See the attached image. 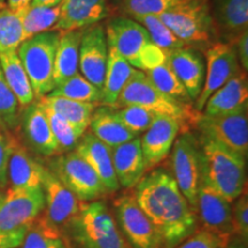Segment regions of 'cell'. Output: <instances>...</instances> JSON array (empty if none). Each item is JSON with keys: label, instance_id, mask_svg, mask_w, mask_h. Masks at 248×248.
Returning <instances> with one entry per match:
<instances>
[{"label": "cell", "instance_id": "cell-33", "mask_svg": "<svg viewBox=\"0 0 248 248\" xmlns=\"http://www.w3.org/2000/svg\"><path fill=\"white\" fill-rule=\"evenodd\" d=\"M48 94L54 95V97L71 99V100L76 101L92 102V104H98V102L101 101L100 90L91 84L79 73L55 86Z\"/></svg>", "mask_w": 248, "mask_h": 248}, {"label": "cell", "instance_id": "cell-29", "mask_svg": "<svg viewBox=\"0 0 248 248\" xmlns=\"http://www.w3.org/2000/svg\"><path fill=\"white\" fill-rule=\"evenodd\" d=\"M39 101L52 108L55 113H58L64 120H67L80 136H83L86 132L93 111L97 107V104H92V102L76 101L49 94L39 99Z\"/></svg>", "mask_w": 248, "mask_h": 248}, {"label": "cell", "instance_id": "cell-28", "mask_svg": "<svg viewBox=\"0 0 248 248\" xmlns=\"http://www.w3.org/2000/svg\"><path fill=\"white\" fill-rule=\"evenodd\" d=\"M0 67L9 89L16 97L21 108L29 106L31 102L35 101L32 86L16 51L0 54Z\"/></svg>", "mask_w": 248, "mask_h": 248}, {"label": "cell", "instance_id": "cell-18", "mask_svg": "<svg viewBox=\"0 0 248 248\" xmlns=\"http://www.w3.org/2000/svg\"><path fill=\"white\" fill-rule=\"evenodd\" d=\"M20 124L27 144L35 153L47 157L60 155L58 142L39 101H33L24 107Z\"/></svg>", "mask_w": 248, "mask_h": 248}, {"label": "cell", "instance_id": "cell-5", "mask_svg": "<svg viewBox=\"0 0 248 248\" xmlns=\"http://www.w3.org/2000/svg\"><path fill=\"white\" fill-rule=\"evenodd\" d=\"M61 31L51 30L23 40L16 52L37 100L54 89V59Z\"/></svg>", "mask_w": 248, "mask_h": 248}, {"label": "cell", "instance_id": "cell-32", "mask_svg": "<svg viewBox=\"0 0 248 248\" xmlns=\"http://www.w3.org/2000/svg\"><path fill=\"white\" fill-rule=\"evenodd\" d=\"M59 17L60 6H33L30 5L23 15V33L24 39L54 30Z\"/></svg>", "mask_w": 248, "mask_h": 248}, {"label": "cell", "instance_id": "cell-6", "mask_svg": "<svg viewBox=\"0 0 248 248\" xmlns=\"http://www.w3.org/2000/svg\"><path fill=\"white\" fill-rule=\"evenodd\" d=\"M159 17L185 44L209 42L215 33L209 0H183Z\"/></svg>", "mask_w": 248, "mask_h": 248}, {"label": "cell", "instance_id": "cell-35", "mask_svg": "<svg viewBox=\"0 0 248 248\" xmlns=\"http://www.w3.org/2000/svg\"><path fill=\"white\" fill-rule=\"evenodd\" d=\"M135 20L146 29L152 43L162 49L166 54L185 47V43L177 38L175 33L161 21L159 16L147 15V16H141Z\"/></svg>", "mask_w": 248, "mask_h": 248}, {"label": "cell", "instance_id": "cell-10", "mask_svg": "<svg viewBox=\"0 0 248 248\" xmlns=\"http://www.w3.org/2000/svg\"><path fill=\"white\" fill-rule=\"evenodd\" d=\"M45 210L43 187H9L0 207V230L14 231L28 228Z\"/></svg>", "mask_w": 248, "mask_h": 248}, {"label": "cell", "instance_id": "cell-39", "mask_svg": "<svg viewBox=\"0 0 248 248\" xmlns=\"http://www.w3.org/2000/svg\"><path fill=\"white\" fill-rule=\"evenodd\" d=\"M183 0H122V9L133 18L147 15L160 16Z\"/></svg>", "mask_w": 248, "mask_h": 248}, {"label": "cell", "instance_id": "cell-51", "mask_svg": "<svg viewBox=\"0 0 248 248\" xmlns=\"http://www.w3.org/2000/svg\"><path fill=\"white\" fill-rule=\"evenodd\" d=\"M5 1H6V0H0V4H5Z\"/></svg>", "mask_w": 248, "mask_h": 248}, {"label": "cell", "instance_id": "cell-13", "mask_svg": "<svg viewBox=\"0 0 248 248\" xmlns=\"http://www.w3.org/2000/svg\"><path fill=\"white\" fill-rule=\"evenodd\" d=\"M206 57L207 75L199 97L195 100L194 109L197 111L203 110L210 95L224 85L229 79L243 71L238 60L237 51L231 44L216 43L208 48Z\"/></svg>", "mask_w": 248, "mask_h": 248}, {"label": "cell", "instance_id": "cell-45", "mask_svg": "<svg viewBox=\"0 0 248 248\" xmlns=\"http://www.w3.org/2000/svg\"><path fill=\"white\" fill-rule=\"evenodd\" d=\"M237 55L239 60L241 69L247 71L248 69V32L241 33L237 42Z\"/></svg>", "mask_w": 248, "mask_h": 248}, {"label": "cell", "instance_id": "cell-49", "mask_svg": "<svg viewBox=\"0 0 248 248\" xmlns=\"http://www.w3.org/2000/svg\"><path fill=\"white\" fill-rule=\"evenodd\" d=\"M4 197H5V193H4V192H2L1 188H0V207H1L2 201H4Z\"/></svg>", "mask_w": 248, "mask_h": 248}, {"label": "cell", "instance_id": "cell-50", "mask_svg": "<svg viewBox=\"0 0 248 248\" xmlns=\"http://www.w3.org/2000/svg\"><path fill=\"white\" fill-rule=\"evenodd\" d=\"M5 6H6L5 4H0V9H1L2 7H5Z\"/></svg>", "mask_w": 248, "mask_h": 248}, {"label": "cell", "instance_id": "cell-48", "mask_svg": "<svg viewBox=\"0 0 248 248\" xmlns=\"http://www.w3.org/2000/svg\"><path fill=\"white\" fill-rule=\"evenodd\" d=\"M62 0H31V4L33 6H58L61 4Z\"/></svg>", "mask_w": 248, "mask_h": 248}, {"label": "cell", "instance_id": "cell-14", "mask_svg": "<svg viewBox=\"0 0 248 248\" xmlns=\"http://www.w3.org/2000/svg\"><path fill=\"white\" fill-rule=\"evenodd\" d=\"M108 61V43L100 23L82 31L79 44V69L91 84L102 91Z\"/></svg>", "mask_w": 248, "mask_h": 248}, {"label": "cell", "instance_id": "cell-12", "mask_svg": "<svg viewBox=\"0 0 248 248\" xmlns=\"http://www.w3.org/2000/svg\"><path fill=\"white\" fill-rule=\"evenodd\" d=\"M197 210L204 231L218 239L221 246L234 234L232 223V206L223 195L201 178L197 194Z\"/></svg>", "mask_w": 248, "mask_h": 248}, {"label": "cell", "instance_id": "cell-24", "mask_svg": "<svg viewBox=\"0 0 248 248\" xmlns=\"http://www.w3.org/2000/svg\"><path fill=\"white\" fill-rule=\"evenodd\" d=\"M45 170V167L31 156L27 148L15 139L8 162V181L11 187H42Z\"/></svg>", "mask_w": 248, "mask_h": 248}, {"label": "cell", "instance_id": "cell-25", "mask_svg": "<svg viewBox=\"0 0 248 248\" xmlns=\"http://www.w3.org/2000/svg\"><path fill=\"white\" fill-rule=\"evenodd\" d=\"M135 69L125 59H123L110 46H108V61L104 88L101 91V104L104 106L115 107L122 90L135 75Z\"/></svg>", "mask_w": 248, "mask_h": 248}, {"label": "cell", "instance_id": "cell-47", "mask_svg": "<svg viewBox=\"0 0 248 248\" xmlns=\"http://www.w3.org/2000/svg\"><path fill=\"white\" fill-rule=\"evenodd\" d=\"M6 1H7L6 6L14 12L24 11L31 4V0H6Z\"/></svg>", "mask_w": 248, "mask_h": 248}, {"label": "cell", "instance_id": "cell-23", "mask_svg": "<svg viewBox=\"0 0 248 248\" xmlns=\"http://www.w3.org/2000/svg\"><path fill=\"white\" fill-rule=\"evenodd\" d=\"M248 84L246 71L229 79L208 98L203 110L206 115H224L247 108Z\"/></svg>", "mask_w": 248, "mask_h": 248}, {"label": "cell", "instance_id": "cell-27", "mask_svg": "<svg viewBox=\"0 0 248 248\" xmlns=\"http://www.w3.org/2000/svg\"><path fill=\"white\" fill-rule=\"evenodd\" d=\"M83 30L61 31L54 59V88L62 82L78 74L79 44Z\"/></svg>", "mask_w": 248, "mask_h": 248}, {"label": "cell", "instance_id": "cell-40", "mask_svg": "<svg viewBox=\"0 0 248 248\" xmlns=\"http://www.w3.org/2000/svg\"><path fill=\"white\" fill-rule=\"evenodd\" d=\"M233 202L232 223L234 234H239L245 240H248V194L246 188Z\"/></svg>", "mask_w": 248, "mask_h": 248}, {"label": "cell", "instance_id": "cell-30", "mask_svg": "<svg viewBox=\"0 0 248 248\" xmlns=\"http://www.w3.org/2000/svg\"><path fill=\"white\" fill-rule=\"evenodd\" d=\"M17 248H69L63 232L42 214L28 228L22 244Z\"/></svg>", "mask_w": 248, "mask_h": 248}, {"label": "cell", "instance_id": "cell-11", "mask_svg": "<svg viewBox=\"0 0 248 248\" xmlns=\"http://www.w3.org/2000/svg\"><path fill=\"white\" fill-rule=\"evenodd\" d=\"M117 224L131 248H161L159 231L138 206L135 195H122L114 201Z\"/></svg>", "mask_w": 248, "mask_h": 248}, {"label": "cell", "instance_id": "cell-44", "mask_svg": "<svg viewBox=\"0 0 248 248\" xmlns=\"http://www.w3.org/2000/svg\"><path fill=\"white\" fill-rule=\"evenodd\" d=\"M28 228H22L14 231L0 230V248H17L22 244Z\"/></svg>", "mask_w": 248, "mask_h": 248}, {"label": "cell", "instance_id": "cell-22", "mask_svg": "<svg viewBox=\"0 0 248 248\" xmlns=\"http://www.w3.org/2000/svg\"><path fill=\"white\" fill-rule=\"evenodd\" d=\"M167 63L192 100H197L204 82V64L201 55L193 49L183 47L167 54Z\"/></svg>", "mask_w": 248, "mask_h": 248}, {"label": "cell", "instance_id": "cell-20", "mask_svg": "<svg viewBox=\"0 0 248 248\" xmlns=\"http://www.w3.org/2000/svg\"><path fill=\"white\" fill-rule=\"evenodd\" d=\"M77 154L94 170L108 192L120 188L111 159V147L102 142L92 132H85L75 148Z\"/></svg>", "mask_w": 248, "mask_h": 248}, {"label": "cell", "instance_id": "cell-15", "mask_svg": "<svg viewBox=\"0 0 248 248\" xmlns=\"http://www.w3.org/2000/svg\"><path fill=\"white\" fill-rule=\"evenodd\" d=\"M105 31L108 46L115 49L133 68L142 49L152 43L146 29L129 17L113 18Z\"/></svg>", "mask_w": 248, "mask_h": 248}, {"label": "cell", "instance_id": "cell-7", "mask_svg": "<svg viewBox=\"0 0 248 248\" xmlns=\"http://www.w3.org/2000/svg\"><path fill=\"white\" fill-rule=\"evenodd\" d=\"M49 170L83 202L99 200L109 193L94 170L75 151L54 157Z\"/></svg>", "mask_w": 248, "mask_h": 248}, {"label": "cell", "instance_id": "cell-3", "mask_svg": "<svg viewBox=\"0 0 248 248\" xmlns=\"http://www.w3.org/2000/svg\"><path fill=\"white\" fill-rule=\"evenodd\" d=\"M64 229L78 248H131L100 200L80 202L78 213Z\"/></svg>", "mask_w": 248, "mask_h": 248}, {"label": "cell", "instance_id": "cell-4", "mask_svg": "<svg viewBox=\"0 0 248 248\" xmlns=\"http://www.w3.org/2000/svg\"><path fill=\"white\" fill-rule=\"evenodd\" d=\"M139 106L151 110L156 115H163L177 120L182 128L186 123H195L200 111L192 109L190 105L183 104L159 91L152 84L144 71L137 70L125 88L121 92L115 107Z\"/></svg>", "mask_w": 248, "mask_h": 248}, {"label": "cell", "instance_id": "cell-34", "mask_svg": "<svg viewBox=\"0 0 248 248\" xmlns=\"http://www.w3.org/2000/svg\"><path fill=\"white\" fill-rule=\"evenodd\" d=\"M146 76L151 83L164 94L169 95L176 100L183 102V104H190L192 99L188 95L187 91L182 84L178 77L168 66L167 61L161 66L154 68V69L146 71Z\"/></svg>", "mask_w": 248, "mask_h": 248}, {"label": "cell", "instance_id": "cell-41", "mask_svg": "<svg viewBox=\"0 0 248 248\" xmlns=\"http://www.w3.org/2000/svg\"><path fill=\"white\" fill-rule=\"evenodd\" d=\"M167 61V54L154 45L153 43H150L146 47L142 49V52L139 55L137 63H136V69L146 73L148 70L154 69V68L161 66Z\"/></svg>", "mask_w": 248, "mask_h": 248}, {"label": "cell", "instance_id": "cell-31", "mask_svg": "<svg viewBox=\"0 0 248 248\" xmlns=\"http://www.w3.org/2000/svg\"><path fill=\"white\" fill-rule=\"evenodd\" d=\"M216 13L222 28L241 35L248 27V0H217Z\"/></svg>", "mask_w": 248, "mask_h": 248}, {"label": "cell", "instance_id": "cell-37", "mask_svg": "<svg viewBox=\"0 0 248 248\" xmlns=\"http://www.w3.org/2000/svg\"><path fill=\"white\" fill-rule=\"evenodd\" d=\"M20 105L6 82L0 67V126L5 131L16 129L20 124Z\"/></svg>", "mask_w": 248, "mask_h": 248}, {"label": "cell", "instance_id": "cell-26", "mask_svg": "<svg viewBox=\"0 0 248 248\" xmlns=\"http://www.w3.org/2000/svg\"><path fill=\"white\" fill-rule=\"evenodd\" d=\"M89 128L99 140L114 148L119 145L138 137L129 131L122 123L117 120L115 109L113 107L102 106L95 107L93 111Z\"/></svg>", "mask_w": 248, "mask_h": 248}, {"label": "cell", "instance_id": "cell-16", "mask_svg": "<svg viewBox=\"0 0 248 248\" xmlns=\"http://www.w3.org/2000/svg\"><path fill=\"white\" fill-rule=\"evenodd\" d=\"M46 218L58 229H64L79 209V200L51 170L46 168L42 183Z\"/></svg>", "mask_w": 248, "mask_h": 248}, {"label": "cell", "instance_id": "cell-43", "mask_svg": "<svg viewBox=\"0 0 248 248\" xmlns=\"http://www.w3.org/2000/svg\"><path fill=\"white\" fill-rule=\"evenodd\" d=\"M218 239L214 237L208 231H195L193 234L186 238L184 241L177 245L175 248H219Z\"/></svg>", "mask_w": 248, "mask_h": 248}, {"label": "cell", "instance_id": "cell-38", "mask_svg": "<svg viewBox=\"0 0 248 248\" xmlns=\"http://www.w3.org/2000/svg\"><path fill=\"white\" fill-rule=\"evenodd\" d=\"M114 109H115L117 120L136 136L146 131L156 116V114L152 113L146 108L133 106V105L132 106L120 107V109H117V108H114Z\"/></svg>", "mask_w": 248, "mask_h": 248}, {"label": "cell", "instance_id": "cell-17", "mask_svg": "<svg viewBox=\"0 0 248 248\" xmlns=\"http://www.w3.org/2000/svg\"><path fill=\"white\" fill-rule=\"evenodd\" d=\"M182 131V124L171 117L156 115L144 132L140 146L147 169L162 162L170 154L173 142Z\"/></svg>", "mask_w": 248, "mask_h": 248}, {"label": "cell", "instance_id": "cell-21", "mask_svg": "<svg viewBox=\"0 0 248 248\" xmlns=\"http://www.w3.org/2000/svg\"><path fill=\"white\" fill-rule=\"evenodd\" d=\"M111 159L117 181L124 188L137 185L147 169L140 139L137 137L111 148Z\"/></svg>", "mask_w": 248, "mask_h": 248}, {"label": "cell", "instance_id": "cell-2", "mask_svg": "<svg viewBox=\"0 0 248 248\" xmlns=\"http://www.w3.org/2000/svg\"><path fill=\"white\" fill-rule=\"evenodd\" d=\"M199 142L201 178L232 203L246 188V157L212 139Z\"/></svg>", "mask_w": 248, "mask_h": 248}, {"label": "cell", "instance_id": "cell-46", "mask_svg": "<svg viewBox=\"0 0 248 248\" xmlns=\"http://www.w3.org/2000/svg\"><path fill=\"white\" fill-rule=\"evenodd\" d=\"M219 248H248V240H245L239 234H232Z\"/></svg>", "mask_w": 248, "mask_h": 248}, {"label": "cell", "instance_id": "cell-9", "mask_svg": "<svg viewBox=\"0 0 248 248\" xmlns=\"http://www.w3.org/2000/svg\"><path fill=\"white\" fill-rule=\"evenodd\" d=\"M194 125L200 131L201 137L215 140L243 155L244 157H247V108L224 115L210 116L206 114H199Z\"/></svg>", "mask_w": 248, "mask_h": 248}, {"label": "cell", "instance_id": "cell-42", "mask_svg": "<svg viewBox=\"0 0 248 248\" xmlns=\"http://www.w3.org/2000/svg\"><path fill=\"white\" fill-rule=\"evenodd\" d=\"M15 138L8 131L0 130V188L5 187L8 183V162L13 150Z\"/></svg>", "mask_w": 248, "mask_h": 248}, {"label": "cell", "instance_id": "cell-36", "mask_svg": "<svg viewBox=\"0 0 248 248\" xmlns=\"http://www.w3.org/2000/svg\"><path fill=\"white\" fill-rule=\"evenodd\" d=\"M39 104L42 105L45 115L47 117L49 128H51L52 133H53L55 140L58 142L60 154L75 151L82 136L76 131V129L67 120H64L58 113H55L52 108L46 106L40 101Z\"/></svg>", "mask_w": 248, "mask_h": 248}, {"label": "cell", "instance_id": "cell-19", "mask_svg": "<svg viewBox=\"0 0 248 248\" xmlns=\"http://www.w3.org/2000/svg\"><path fill=\"white\" fill-rule=\"evenodd\" d=\"M54 30L73 31L100 23L109 14L107 0H62Z\"/></svg>", "mask_w": 248, "mask_h": 248}, {"label": "cell", "instance_id": "cell-1", "mask_svg": "<svg viewBox=\"0 0 248 248\" xmlns=\"http://www.w3.org/2000/svg\"><path fill=\"white\" fill-rule=\"evenodd\" d=\"M138 206L159 231L162 247L175 248L197 229L194 209L169 171L155 169L136 185Z\"/></svg>", "mask_w": 248, "mask_h": 248}, {"label": "cell", "instance_id": "cell-8", "mask_svg": "<svg viewBox=\"0 0 248 248\" xmlns=\"http://www.w3.org/2000/svg\"><path fill=\"white\" fill-rule=\"evenodd\" d=\"M172 177L185 199L194 209L201 182V150L199 138L186 130L176 138L171 148Z\"/></svg>", "mask_w": 248, "mask_h": 248}]
</instances>
